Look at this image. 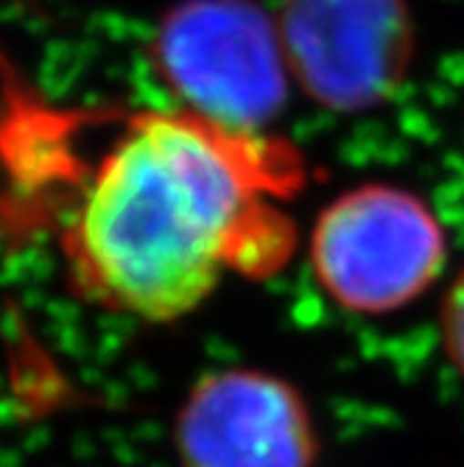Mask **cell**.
<instances>
[{"label": "cell", "mask_w": 464, "mask_h": 467, "mask_svg": "<svg viewBox=\"0 0 464 467\" xmlns=\"http://www.w3.org/2000/svg\"><path fill=\"white\" fill-rule=\"evenodd\" d=\"M305 177L285 140L193 112L135 115L62 233L70 283L101 308L180 319L224 269L269 277L291 261L297 227L277 202Z\"/></svg>", "instance_id": "1"}, {"label": "cell", "mask_w": 464, "mask_h": 467, "mask_svg": "<svg viewBox=\"0 0 464 467\" xmlns=\"http://www.w3.org/2000/svg\"><path fill=\"white\" fill-rule=\"evenodd\" d=\"M311 264L335 306L384 317L417 303L442 277L448 235L417 193L361 185L322 210L311 235Z\"/></svg>", "instance_id": "2"}, {"label": "cell", "mask_w": 464, "mask_h": 467, "mask_svg": "<svg viewBox=\"0 0 464 467\" xmlns=\"http://www.w3.org/2000/svg\"><path fill=\"white\" fill-rule=\"evenodd\" d=\"M154 65L188 112L258 132L285 107L277 26L255 0H180L154 34Z\"/></svg>", "instance_id": "3"}, {"label": "cell", "mask_w": 464, "mask_h": 467, "mask_svg": "<svg viewBox=\"0 0 464 467\" xmlns=\"http://www.w3.org/2000/svg\"><path fill=\"white\" fill-rule=\"evenodd\" d=\"M277 36L291 76L333 112L389 101L417 51L406 0H285Z\"/></svg>", "instance_id": "4"}, {"label": "cell", "mask_w": 464, "mask_h": 467, "mask_svg": "<svg viewBox=\"0 0 464 467\" xmlns=\"http://www.w3.org/2000/svg\"><path fill=\"white\" fill-rule=\"evenodd\" d=\"M182 467H314L316 431L300 389L261 369L201 375L174 426Z\"/></svg>", "instance_id": "5"}, {"label": "cell", "mask_w": 464, "mask_h": 467, "mask_svg": "<svg viewBox=\"0 0 464 467\" xmlns=\"http://www.w3.org/2000/svg\"><path fill=\"white\" fill-rule=\"evenodd\" d=\"M439 336L450 367L464 378V266L445 291L439 311Z\"/></svg>", "instance_id": "6"}]
</instances>
